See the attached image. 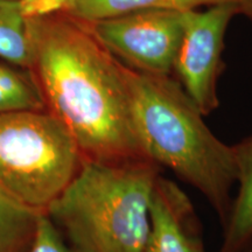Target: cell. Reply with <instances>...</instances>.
Returning a JSON list of instances; mask_svg holds the SVG:
<instances>
[{"label":"cell","mask_w":252,"mask_h":252,"mask_svg":"<svg viewBox=\"0 0 252 252\" xmlns=\"http://www.w3.org/2000/svg\"><path fill=\"white\" fill-rule=\"evenodd\" d=\"M84 159L64 125L47 110L0 113V191L46 213Z\"/></svg>","instance_id":"obj_4"},{"label":"cell","mask_w":252,"mask_h":252,"mask_svg":"<svg viewBox=\"0 0 252 252\" xmlns=\"http://www.w3.org/2000/svg\"><path fill=\"white\" fill-rule=\"evenodd\" d=\"M184 12L138 11L87 24L97 40L126 67L172 75L184 31Z\"/></svg>","instance_id":"obj_6"},{"label":"cell","mask_w":252,"mask_h":252,"mask_svg":"<svg viewBox=\"0 0 252 252\" xmlns=\"http://www.w3.org/2000/svg\"><path fill=\"white\" fill-rule=\"evenodd\" d=\"M236 0H71L64 13L94 23L138 11H190Z\"/></svg>","instance_id":"obj_9"},{"label":"cell","mask_w":252,"mask_h":252,"mask_svg":"<svg viewBox=\"0 0 252 252\" xmlns=\"http://www.w3.org/2000/svg\"><path fill=\"white\" fill-rule=\"evenodd\" d=\"M41 214L0 191V252L30 250Z\"/></svg>","instance_id":"obj_10"},{"label":"cell","mask_w":252,"mask_h":252,"mask_svg":"<svg viewBox=\"0 0 252 252\" xmlns=\"http://www.w3.org/2000/svg\"><path fill=\"white\" fill-rule=\"evenodd\" d=\"M27 21L28 70L46 110L67 127L83 159H149L135 130L124 64L97 40L89 25L64 12Z\"/></svg>","instance_id":"obj_1"},{"label":"cell","mask_w":252,"mask_h":252,"mask_svg":"<svg viewBox=\"0 0 252 252\" xmlns=\"http://www.w3.org/2000/svg\"><path fill=\"white\" fill-rule=\"evenodd\" d=\"M236 15L239 11L234 1L184 12V31L172 76L203 116L220 105L217 83L225 68L224 39Z\"/></svg>","instance_id":"obj_5"},{"label":"cell","mask_w":252,"mask_h":252,"mask_svg":"<svg viewBox=\"0 0 252 252\" xmlns=\"http://www.w3.org/2000/svg\"><path fill=\"white\" fill-rule=\"evenodd\" d=\"M27 252H74L47 214H41L36 235Z\"/></svg>","instance_id":"obj_13"},{"label":"cell","mask_w":252,"mask_h":252,"mask_svg":"<svg viewBox=\"0 0 252 252\" xmlns=\"http://www.w3.org/2000/svg\"><path fill=\"white\" fill-rule=\"evenodd\" d=\"M19 2L24 17L33 19L65 12L71 0H19Z\"/></svg>","instance_id":"obj_14"},{"label":"cell","mask_w":252,"mask_h":252,"mask_svg":"<svg viewBox=\"0 0 252 252\" xmlns=\"http://www.w3.org/2000/svg\"><path fill=\"white\" fill-rule=\"evenodd\" d=\"M238 194L223 224L219 252H245L252 242V134L232 145Z\"/></svg>","instance_id":"obj_8"},{"label":"cell","mask_w":252,"mask_h":252,"mask_svg":"<svg viewBox=\"0 0 252 252\" xmlns=\"http://www.w3.org/2000/svg\"><path fill=\"white\" fill-rule=\"evenodd\" d=\"M160 171L149 159L84 160L47 215L74 252H144Z\"/></svg>","instance_id":"obj_3"},{"label":"cell","mask_w":252,"mask_h":252,"mask_svg":"<svg viewBox=\"0 0 252 252\" xmlns=\"http://www.w3.org/2000/svg\"><path fill=\"white\" fill-rule=\"evenodd\" d=\"M236 4L238 6L239 14L245 15L252 21V0H236Z\"/></svg>","instance_id":"obj_15"},{"label":"cell","mask_w":252,"mask_h":252,"mask_svg":"<svg viewBox=\"0 0 252 252\" xmlns=\"http://www.w3.org/2000/svg\"><path fill=\"white\" fill-rule=\"evenodd\" d=\"M144 252H206L193 203L179 186L158 176L151 202V231Z\"/></svg>","instance_id":"obj_7"},{"label":"cell","mask_w":252,"mask_h":252,"mask_svg":"<svg viewBox=\"0 0 252 252\" xmlns=\"http://www.w3.org/2000/svg\"><path fill=\"white\" fill-rule=\"evenodd\" d=\"M245 252H252V242H251V244L249 245V248H248V250L245 251Z\"/></svg>","instance_id":"obj_16"},{"label":"cell","mask_w":252,"mask_h":252,"mask_svg":"<svg viewBox=\"0 0 252 252\" xmlns=\"http://www.w3.org/2000/svg\"><path fill=\"white\" fill-rule=\"evenodd\" d=\"M124 72L146 157L200 191L224 224L236 182L232 147L210 131L172 75L147 74L126 65Z\"/></svg>","instance_id":"obj_2"},{"label":"cell","mask_w":252,"mask_h":252,"mask_svg":"<svg viewBox=\"0 0 252 252\" xmlns=\"http://www.w3.org/2000/svg\"><path fill=\"white\" fill-rule=\"evenodd\" d=\"M46 110L39 88L28 69L0 59V113Z\"/></svg>","instance_id":"obj_12"},{"label":"cell","mask_w":252,"mask_h":252,"mask_svg":"<svg viewBox=\"0 0 252 252\" xmlns=\"http://www.w3.org/2000/svg\"><path fill=\"white\" fill-rule=\"evenodd\" d=\"M0 59L24 69L31 67L28 21L19 0H0Z\"/></svg>","instance_id":"obj_11"}]
</instances>
